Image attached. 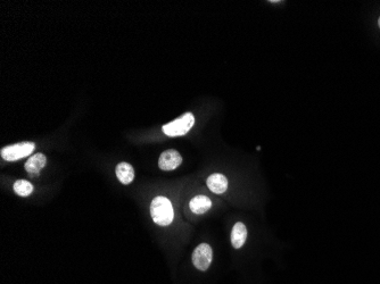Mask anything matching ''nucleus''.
Segmentation results:
<instances>
[{
  "label": "nucleus",
  "instance_id": "obj_1",
  "mask_svg": "<svg viewBox=\"0 0 380 284\" xmlns=\"http://www.w3.org/2000/svg\"><path fill=\"white\" fill-rule=\"evenodd\" d=\"M150 214L153 221L161 226H168L172 223L174 213L171 201L165 197H156L150 204Z\"/></svg>",
  "mask_w": 380,
  "mask_h": 284
},
{
  "label": "nucleus",
  "instance_id": "obj_2",
  "mask_svg": "<svg viewBox=\"0 0 380 284\" xmlns=\"http://www.w3.org/2000/svg\"><path fill=\"white\" fill-rule=\"evenodd\" d=\"M195 124V117L191 113H186L176 120L165 124L163 132L169 137H180L188 133Z\"/></svg>",
  "mask_w": 380,
  "mask_h": 284
},
{
  "label": "nucleus",
  "instance_id": "obj_3",
  "mask_svg": "<svg viewBox=\"0 0 380 284\" xmlns=\"http://www.w3.org/2000/svg\"><path fill=\"white\" fill-rule=\"evenodd\" d=\"M34 143L33 142H19L16 144H13V146H8L2 149L0 151V155L7 162H15L18 161V159H22L24 157L30 156L31 154L34 151Z\"/></svg>",
  "mask_w": 380,
  "mask_h": 284
},
{
  "label": "nucleus",
  "instance_id": "obj_4",
  "mask_svg": "<svg viewBox=\"0 0 380 284\" xmlns=\"http://www.w3.org/2000/svg\"><path fill=\"white\" fill-rule=\"evenodd\" d=\"M212 258V248L207 244L199 245L192 252V263H194V266L197 270L199 271H207V268L211 266Z\"/></svg>",
  "mask_w": 380,
  "mask_h": 284
},
{
  "label": "nucleus",
  "instance_id": "obj_5",
  "mask_svg": "<svg viewBox=\"0 0 380 284\" xmlns=\"http://www.w3.org/2000/svg\"><path fill=\"white\" fill-rule=\"evenodd\" d=\"M181 163H182L181 155L176 150L170 149V150L162 152V155L159 156L158 167L162 170H172L180 166Z\"/></svg>",
  "mask_w": 380,
  "mask_h": 284
},
{
  "label": "nucleus",
  "instance_id": "obj_6",
  "mask_svg": "<svg viewBox=\"0 0 380 284\" xmlns=\"http://www.w3.org/2000/svg\"><path fill=\"white\" fill-rule=\"evenodd\" d=\"M206 184L208 189L216 194L226 192L228 189V180L222 174H212L211 177L207 178Z\"/></svg>",
  "mask_w": 380,
  "mask_h": 284
},
{
  "label": "nucleus",
  "instance_id": "obj_7",
  "mask_svg": "<svg viewBox=\"0 0 380 284\" xmlns=\"http://www.w3.org/2000/svg\"><path fill=\"white\" fill-rule=\"evenodd\" d=\"M47 158L43 154H34L32 157H30L27 163H25L24 167L25 170L31 175H38L41 169L46 166Z\"/></svg>",
  "mask_w": 380,
  "mask_h": 284
},
{
  "label": "nucleus",
  "instance_id": "obj_8",
  "mask_svg": "<svg viewBox=\"0 0 380 284\" xmlns=\"http://www.w3.org/2000/svg\"><path fill=\"white\" fill-rule=\"evenodd\" d=\"M190 209L195 214H204L212 207L211 199L206 195H196L189 203Z\"/></svg>",
  "mask_w": 380,
  "mask_h": 284
},
{
  "label": "nucleus",
  "instance_id": "obj_9",
  "mask_svg": "<svg viewBox=\"0 0 380 284\" xmlns=\"http://www.w3.org/2000/svg\"><path fill=\"white\" fill-rule=\"evenodd\" d=\"M246 239H247L246 226L244 225V223L239 222V223L235 224L231 231V244L236 249H239V248H242L244 246Z\"/></svg>",
  "mask_w": 380,
  "mask_h": 284
},
{
  "label": "nucleus",
  "instance_id": "obj_10",
  "mask_svg": "<svg viewBox=\"0 0 380 284\" xmlns=\"http://www.w3.org/2000/svg\"><path fill=\"white\" fill-rule=\"evenodd\" d=\"M116 177L121 183L130 184L134 179V169L128 163H119L116 166Z\"/></svg>",
  "mask_w": 380,
  "mask_h": 284
},
{
  "label": "nucleus",
  "instance_id": "obj_11",
  "mask_svg": "<svg viewBox=\"0 0 380 284\" xmlns=\"http://www.w3.org/2000/svg\"><path fill=\"white\" fill-rule=\"evenodd\" d=\"M14 191L21 197H28L33 192V185L29 181L18 180L14 183Z\"/></svg>",
  "mask_w": 380,
  "mask_h": 284
},
{
  "label": "nucleus",
  "instance_id": "obj_12",
  "mask_svg": "<svg viewBox=\"0 0 380 284\" xmlns=\"http://www.w3.org/2000/svg\"><path fill=\"white\" fill-rule=\"evenodd\" d=\"M378 24H379V28H380V18H379V20H378Z\"/></svg>",
  "mask_w": 380,
  "mask_h": 284
}]
</instances>
